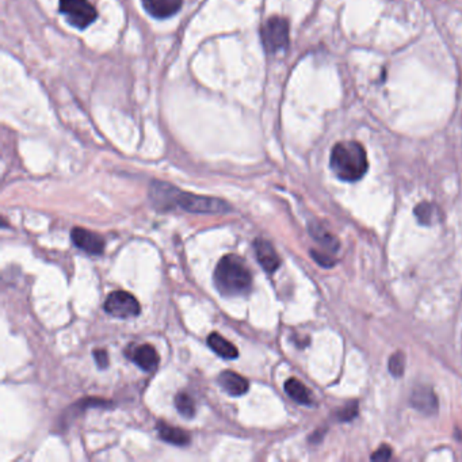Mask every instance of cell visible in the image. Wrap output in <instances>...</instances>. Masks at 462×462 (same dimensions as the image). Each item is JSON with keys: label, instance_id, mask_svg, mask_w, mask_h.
Segmentation results:
<instances>
[{"label": "cell", "instance_id": "ac0fdd59", "mask_svg": "<svg viewBox=\"0 0 462 462\" xmlns=\"http://www.w3.org/2000/svg\"><path fill=\"white\" fill-rule=\"evenodd\" d=\"M175 407L182 416L191 419L196 414V404L187 393H178L175 398Z\"/></svg>", "mask_w": 462, "mask_h": 462}, {"label": "cell", "instance_id": "8fae6325", "mask_svg": "<svg viewBox=\"0 0 462 462\" xmlns=\"http://www.w3.org/2000/svg\"><path fill=\"white\" fill-rule=\"evenodd\" d=\"M411 402L418 411H421L426 415L435 414L438 409L437 396L434 395V392L430 388H426V386L416 388L414 390V393L411 396Z\"/></svg>", "mask_w": 462, "mask_h": 462}, {"label": "cell", "instance_id": "30bf717a", "mask_svg": "<svg viewBox=\"0 0 462 462\" xmlns=\"http://www.w3.org/2000/svg\"><path fill=\"white\" fill-rule=\"evenodd\" d=\"M128 357L135 362L144 372H152L159 365V355L155 347L151 344H142L130 351Z\"/></svg>", "mask_w": 462, "mask_h": 462}, {"label": "cell", "instance_id": "8992f818", "mask_svg": "<svg viewBox=\"0 0 462 462\" xmlns=\"http://www.w3.org/2000/svg\"><path fill=\"white\" fill-rule=\"evenodd\" d=\"M104 311L118 319H132L140 315L141 306L136 297L130 293L116 290L107 296L104 301Z\"/></svg>", "mask_w": 462, "mask_h": 462}, {"label": "cell", "instance_id": "5b68a950", "mask_svg": "<svg viewBox=\"0 0 462 462\" xmlns=\"http://www.w3.org/2000/svg\"><path fill=\"white\" fill-rule=\"evenodd\" d=\"M261 42L269 53H277L289 43V23L282 17L267 20L261 30Z\"/></svg>", "mask_w": 462, "mask_h": 462}, {"label": "cell", "instance_id": "d6986e66", "mask_svg": "<svg viewBox=\"0 0 462 462\" xmlns=\"http://www.w3.org/2000/svg\"><path fill=\"white\" fill-rule=\"evenodd\" d=\"M405 369V357L402 351L395 353L389 360V372L393 377H402Z\"/></svg>", "mask_w": 462, "mask_h": 462}, {"label": "cell", "instance_id": "5bb4252c", "mask_svg": "<svg viewBox=\"0 0 462 462\" xmlns=\"http://www.w3.org/2000/svg\"><path fill=\"white\" fill-rule=\"evenodd\" d=\"M208 344L222 358H225V360H236L239 357L238 348L232 343L228 342L226 339H224L222 335L217 334V332H212L208 337Z\"/></svg>", "mask_w": 462, "mask_h": 462}, {"label": "cell", "instance_id": "44dd1931", "mask_svg": "<svg viewBox=\"0 0 462 462\" xmlns=\"http://www.w3.org/2000/svg\"><path fill=\"white\" fill-rule=\"evenodd\" d=\"M357 412H358L357 402H351L350 405H347V407L343 408L342 411L339 412L338 418H339V421H351L357 415Z\"/></svg>", "mask_w": 462, "mask_h": 462}, {"label": "cell", "instance_id": "9c48e42d", "mask_svg": "<svg viewBox=\"0 0 462 462\" xmlns=\"http://www.w3.org/2000/svg\"><path fill=\"white\" fill-rule=\"evenodd\" d=\"M145 11L158 20H165L181 10L183 0H141Z\"/></svg>", "mask_w": 462, "mask_h": 462}, {"label": "cell", "instance_id": "52a82bcc", "mask_svg": "<svg viewBox=\"0 0 462 462\" xmlns=\"http://www.w3.org/2000/svg\"><path fill=\"white\" fill-rule=\"evenodd\" d=\"M71 239L79 250L90 255H101L104 251V239L88 229L74 228L71 232Z\"/></svg>", "mask_w": 462, "mask_h": 462}, {"label": "cell", "instance_id": "ffe728a7", "mask_svg": "<svg viewBox=\"0 0 462 462\" xmlns=\"http://www.w3.org/2000/svg\"><path fill=\"white\" fill-rule=\"evenodd\" d=\"M311 254H312V258L318 261L319 264H322V267H332L335 264V259L332 258V255L329 252L325 254V252H322V251L312 250Z\"/></svg>", "mask_w": 462, "mask_h": 462}, {"label": "cell", "instance_id": "6da1fadb", "mask_svg": "<svg viewBox=\"0 0 462 462\" xmlns=\"http://www.w3.org/2000/svg\"><path fill=\"white\" fill-rule=\"evenodd\" d=\"M151 197L161 209L178 206L186 212L200 215H224L231 210V206L222 200L181 191L177 187L163 182L152 183Z\"/></svg>", "mask_w": 462, "mask_h": 462}, {"label": "cell", "instance_id": "2e32d148", "mask_svg": "<svg viewBox=\"0 0 462 462\" xmlns=\"http://www.w3.org/2000/svg\"><path fill=\"white\" fill-rule=\"evenodd\" d=\"M309 232L312 238L318 241L320 245H322L328 252H337L339 250V240L328 232L320 224H311L309 225Z\"/></svg>", "mask_w": 462, "mask_h": 462}, {"label": "cell", "instance_id": "277c9868", "mask_svg": "<svg viewBox=\"0 0 462 462\" xmlns=\"http://www.w3.org/2000/svg\"><path fill=\"white\" fill-rule=\"evenodd\" d=\"M60 11L67 22L78 29L88 27L98 18L97 8L88 0H60Z\"/></svg>", "mask_w": 462, "mask_h": 462}, {"label": "cell", "instance_id": "9a60e30c", "mask_svg": "<svg viewBox=\"0 0 462 462\" xmlns=\"http://www.w3.org/2000/svg\"><path fill=\"white\" fill-rule=\"evenodd\" d=\"M285 392L289 395L292 400H294L302 405H312L313 404V396L311 390L299 381L297 379H290L285 382Z\"/></svg>", "mask_w": 462, "mask_h": 462}, {"label": "cell", "instance_id": "e0dca14e", "mask_svg": "<svg viewBox=\"0 0 462 462\" xmlns=\"http://www.w3.org/2000/svg\"><path fill=\"white\" fill-rule=\"evenodd\" d=\"M415 216L422 225H434L440 222L441 210L437 205L430 202H422L415 208Z\"/></svg>", "mask_w": 462, "mask_h": 462}, {"label": "cell", "instance_id": "7c38bea8", "mask_svg": "<svg viewBox=\"0 0 462 462\" xmlns=\"http://www.w3.org/2000/svg\"><path fill=\"white\" fill-rule=\"evenodd\" d=\"M219 383L222 385V389L231 395V396H235V398H239V396H243L248 392V381L241 377L240 374L235 373V372H222L219 377Z\"/></svg>", "mask_w": 462, "mask_h": 462}, {"label": "cell", "instance_id": "4fadbf2b", "mask_svg": "<svg viewBox=\"0 0 462 462\" xmlns=\"http://www.w3.org/2000/svg\"><path fill=\"white\" fill-rule=\"evenodd\" d=\"M158 433L164 442L171 443L175 446H184L190 443V434L179 427L170 426L167 423H158Z\"/></svg>", "mask_w": 462, "mask_h": 462}, {"label": "cell", "instance_id": "7402d4cb", "mask_svg": "<svg viewBox=\"0 0 462 462\" xmlns=\"http://www.w3.org/2000/svg\"><path fill=\"white\" fill-rule=\"evenodd\" d=\"M392 457V450L389 446H381L373 456L372 460L373 461H388Z\"/></svg>", "mask_w": 462, "mask_h": 462}, {"label": "cell", "instance_id": "7a4b0ae2", "mask_svg": "<svg viewBox=\"0 0 462 462\" xmlns=\"http://www.w3.org/2000/svg\"><path fill=\"white\" fill-rule=\"evenodd\" d=\"M329 165L334 174L344 182H358L369 168L365 148L357 141L338 142L331 152Z\"/></svg>", "mask_w": 462, "mask_h": 462}, {"label": "cell", "instance_id": "3957f363", "mask_svg": "<svg viewBox=\"0 0 462 462\" xmlns=\"http://www.w3.org/2000/svg\"><path fill=\"white\" fill-rule=\"evenodd\" d=\"M215 283L222 296H243L250 292L252 277L241 258L225 255L216 266Z\"/></svg>", "mask_w": 462, "mask_h": 462}, {"label": "cell", "instance_id": "603a6c76", "mask_svg": "<svg viewBox=\"0 0 462 462\" xmlns=\"http://www.w3.org/2000/svg\"><path fill=\"white\" fill-rule=\"evenodd\" d=\"M94 358L98 365L100 369H106L109 366V355L104 350H95L94 351Z\"/></svg>", "mask_w": 462, "mask_h": 462}, {"label": "cell", "instance_id": "ba28073f", "mask_svg": "<svg viewBox=\"0 0 462 462\" xmlns=\"http://www.w3.org/2000/svg\"><path fill=\"white\" fill-rule=\"evenodd\" d=\"M254 250L258 261L267 273H274L281 266V259L270 241L257 239L254 241Z\"/></svg>", "mask_w": 462, "mask_h": 462}]
</instances>
